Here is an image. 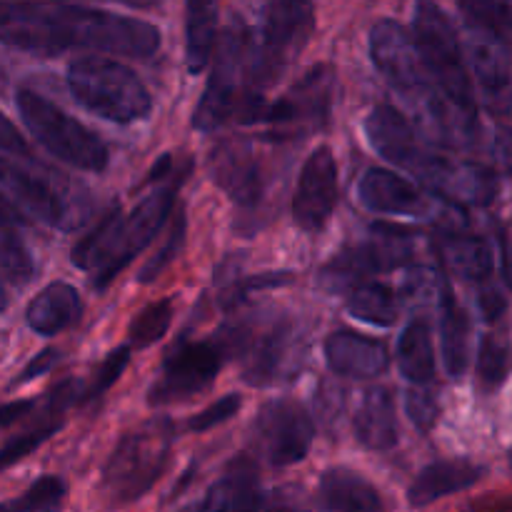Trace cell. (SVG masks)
Returning <instances> with one entry per match:
<instances>
[{"instance_id":"cell-1","label":"cell","mask_w":512,"mask_h":512,"mask_svg":"<svg viewBox=\"0 0 512 512\" xmlns=\"http://www.w3.org/2000/svg\"><path fill=\"white\" fill-rule=\"evenodd\" d=\"M0 43L40 58H55L70 48L150 58L160 48V30L145 20L88 5L0 0Z\"/></svg>"},{"instance_id":"cell-2","label":"cell","mask_w":512,"mask_h":512,"mask_svg":"<svg viewBox=\"0 0 512 512\" xmlns=\"http://www.w3.org/2000/svg\"><path fill=\"white\" fill-rule=\"evenodd\" d=\"M190 163L183 168H175L173 175H168V183L163 188L153 190L148 198L140 200L133 208V213L123 215L118 208L110 210L83 240L73 248L70 260L75 268L90 270L93 278V288L103 293L120 270L130 263L138 253L148 248L150 240L158 235L168 220L170 210L175 205V195H178L180 183L188 175Z\"/></svg>"},{"instance_id":"cell-3","label":"cell","mask_w":512,"mask_h":512,"mask_svg":"<svg viewBox=\"0 0 512 512\" xmlns=\"http://www.w3.org/2000/svg\"><path fill=\"white\" fill-rule=\"evenodd\" d=\"M250 43H253V33L248 30V25L240 18L230 20L218 43L213 75H210L198 110L193 115V125L203 133L218 130L228 123H258V115L265 105V95H258L250 88Z\"/></svg>"},{"instance_id":"cell-4","label":"cell","mask_w":512,"mask_h":512,"mask_svg":"<svg viewBox=\"0 0 512 512\" xmlns=\"http://www.w3.org/2000/svg\"><path fill=\"white\" fill-rule=\"evenodd\" d=\"M68 88L83 108L118 125L148 118L153 108V98L143 80L130 68L103 55L75 58L68 65Z\"/></svg>"},{"instance_id":"cell-5","label":"cell","mask_w":512,"mask_h":512,"mask_svg":"<svg viewBox=\"0 0 512 512\" xmlns=\"http://www.w3.org/2000/svg\"><path fill=\"white\" fill-rule=\"evenodd\" d=\"M413 43L418 48L425 73L435 80L440 93L463 118L475 123V98L470 85L463 45L453 20L433 0H418L413 10Z\"/></svg>"},{"instance_id":"cell-6","label":"cell","mask_w":512,"mask_h":512,"mask_svg":"<svg viewBox=\"0 0 512 512\" xmlns=\"http://www.w3.org/2000/svg\"><path fill=\"white\" fill-rule=\"evenodd\" d=\"M175 425L170 418L145 420L125 433L103 468V488L115 503L143 498L165 473L173 450Z\"/></svg>"},{"instance_id":"cell-7","label":"cell","mask_w":512,"mask_h":512,"mask_svg":"<svg viewBox=\"0 0 512 512\" xmlns=\"http://www.w3.org/2000/svg\"><path fill=\"white\" fill-rule=\"evenodd\" d=\"M315 30V8L310 0H273L265 8L260 35L250 43V88L263 95L278 83L285 70L298 60Z\"/></svg>"},{"instance_id":"cell-8","label":"cell","mask_w":512,"mask_h":512,"mask_svg":"<svg viewBox=\"0 0 512 512\" xmlns=\"http://www.w3.org/2000/svg\"><path fill=\"white\" fill-rule=\"evenodd\" d=\"M218 343L223 350H233L243 365V378L250 385L283 383L298 370L303 358V345L295 325L285 318L255 320V323L235 325L233 330L220 333Z\"/></svg>"},{"instance_id":"cell-9","label":"cell","mask_w":512,"mask_h":512,"mask_svg":"<svg viewBox=\"0 0 512 512\" xmlns=\"http://www.w3.org/2000/svg\"><path fill=\"white\" fill-rule=\"evenodd\" d=\"M15 105L25 128L55 158L88 173H103L108 168V145L48 98L23 88L15 95Z\"/></svg>"},{"instance_id":"cell-10","label":"cell","mask_w":512,"mask_h":512,"mask_svg":"<svg viewBox=\"0 0 512 512\" xmlns=\"http://www.w3.org/2000/svg\"><path fill=\"white\" fill-rule=\"evenodd\" d=\"M335 95V68L333 65H315L310 68L283 98L268 103L258 115V123L265 128V138L273 143H295L308 135L320 133L330 123Z\"/></svg>"},{"instance_id":"cell-11","label":"cell","mask_w":512,"mask_h":512,"mask_svg":"<svg viewBox=\"0 0 512 512\" xmlns=\"http://www.w3.org/2000/svg\"><path fill=\"white\" fill-rule=\"evenodd\" d=\"M0 195L18 213H28L50 228L73 230L85 218L78 200L58 180L5 158H0Z\"/></svg>"},{"instance_id":"cell-12","label":"cell","mask_w":512,"mask_h":512,"mask_svg":"<svg viewBox=\"0 0 512 512\" xmlns=\"http://www.w3.org/2000/svg\"><path fill=\"white\" fill-rule=\"evenodd\" d=\"M225 350L218 340H183L163 360L158 380L148 393V405L180 403L205 393L223 368Z\"/></svg>"},{"instance_id":"cell-13","label":"cell","mask_w":512,"mask_h":512,"mask_svg":"<svg viewBox=\"0 0 512 512\" xmlns=\"http://www.w3.org/2000/svg\"><path fill=\"white\" fill-rule=\"evenodd\" d=\"M258 453L275 468H288L308 458L315 425L308 410L295 400H273L260 408L253 425Z\"/></svg>"},{"instance_id":"cell-14","label":"cell","mask_w":512,"mask_h":512,"mask_svg":"<svg viewBox=\"0 0 512 512\" xmlns=\"http://www.w3.org/2000/svg\"><path fill=\"white\" fill-rule=\"evenodd\" d=\"M370 58H373L380 75L393 88L400 90V95L415 100V103L430 95L423 60H420L413 38L405 33L400 23L380 20L373 25V30H370Z\"/></svg>"},{"instance_id":"cell-15","label":"cell","mask_w":512,"mask_h":512,"mask_svg":"<svg viewBox=\"0 0 512 512\" xmlns=\"http://www.w3.org/2000/svg\"><path fill=\"white\" fill-rule=\"evenodd\" d=\"M338 205V163L328 145L310 153L295 185L293 220L308 233H320Z\"/></svg>"},{"instance_id":"cell-16","label":"cell","mask_w":512,"mask_h":512,"mask_svg":"<svg viewBox=\"0 0 512 512\" xmlns=\"http://www.w3.org/2000/svg\"><path fill=\"white\" fill-rule=\"evenodd\" d=\"M365 135L368 143L383 155L388 163L398 165V168L410 170L420 178L428 168L430 153L423 143H420L418 133L413 125L408 123L403 113L393 105H375L370 115L365 118Z\"/></svg>"},{"instance_id":"cell-17","label":"cell","mask_w":512,"mask_h":512,"mask_svg":"<svg viewBox=\"0 0 512 512\" xmlns=\"http://www.w3.org/2000/svg\"><path fill=\"white\" fill-rule=\"evenodd\" d=\"M210 175L233 203L255 208L265 195V175L258 153L245 140H223L210 153Z\"/></svg>"},{"instance_id":"cell-18","label":"cell","mask_w":512,"mask_h":512,"mask_svg":"<svg viewBox=\"0 0 512 512\" xmlns=\"http://www.w3.org/2000/svg\"><path fill=\"white\" fill-rule=\"evenodd\" d=\"M358 198L370 213L423 218L433 210V200L425 198L410 180L383 168H373L363 175L358 185Z\"/></svg>"},{"instance_id":"cell-19","label":"cell","mask_w":512,"mask_h":512,"mask_svg":"<svg viewBox=\"0 0 512 512\" xmlns=\"http://www.w3.org/2000/svg\"><path fill=\"white\" fill-rule=\"evenodd\" d=\"M325 363L335 375L343 378H378L388 370V350L380 340L365 338L350 330H338L325 340Z\"/></svg>"},{"instance_id":"cell-20","label":"cell","mask_w":512,"mask_h":512,"mask_svg":"<svg viewBox=\"0 0 512 512\" xmlns=\"http://www.w3.org/2000/svg\"><path fill=\"white\" fill-rule=\"evenodd\" d=\"M355 438L375 453H388L398 445V415H395L393 393L385 388H370L360 398L353 415Z\"/></svg>"},{"instance_id":"cell-21","label":"cell","mask_w":512,"mask_h":512,"mask_svg":"<svg viewBox=\"0 0 512 512\" xmlns=\"http://www.w3.org/2000/svg\"><path fill=\"white\" fill-rule=\"evenodd\" d=\"M483 478L485 468H480V465L468 463V460H440V463L420 470L408 490V503L413 508H428V505L438 503L448 495L473 488Z\"/></svg>"},{"instance_id":"cell-22","label":"cell","mask_w":512,"mask_h":512,"mask_svg":"<svg viewBox=\"0 0 512 512\" xmlns=\"http://www.w3.org/2000/svg\"><path fill=\"white\" fill-rule=\"evenodd\" d=\"M80 313H83V300L78 290L68 283H53L35 295L25 318L35 333L50 338L78 323Z\"/></svg>"},{"instance_id":"cell-23","label":"cell","mask_w":512,"mask_h":512,"mask_svg":"<svg viewBox=\"0 0 512 512\" xmlns=\"http://www.w3.org/2000/svg\"><path fill=\"white\" fill-rule=\"evenodd\" d=\"M440 340L448 373L463 378L470 363V315L450 293L448 283H440Z\"/></svg>"},{"instance_id":"cell-24","label":"cell","mask_w":512,"mask_h":512,"mask_svg":"<svg viewBox=\"0 0 512 512\" xmlns=\"http://www.w3.org/2000/svg\"><path fill=\"white\" fill-rule=\"evenodd\" d=\"M320 505L325 510L375 512L383 510L380 493L355 470L333 468L320 478Z\"/></svg>"},{"instance_id":"cell-25","label":"cell","mask_w":512,"mask_h":512,"mask_svg":"<svg viewBox=\"0 0 512 512\" xmlns=\"http://www.w3.org/2000/svg\"><path fill=\"white\" fill-rule=\"evenodd\" d=\"M218 43V0L185 3V60L188 73L200 75L208 68Z\"/></svg>"},{"instance_id":"cell-26","label":"cell","mask_w":512,"mask_h":512,"mask_svg":"<svg viewBox=\"0 0 512 512\" xmlns=\"http://www.w3.org/2000/svg\"><path fill=\"white\" fill-rule=\"evenodd\" d=\"M23 220L25 215L0 195V278L8 280L10 285H25L35 275L33 255L18 230Z\"/></svg>"},{"instance_id":"cell-27","label":"cell","mask_w":512,"mask_h":512,"mask_svg":"<svg viewBox=\"0 0 512 512\" xmlns=\"http://www.w3.org/2000/svg\"><path fill=\"white\" fill-rule=\"evenodd\" d=\"M273 500L268 493L258 488L253 470H238L225 475L223 480L213 485L205 493L203 503L198 505L200 510H260V508H273Z\"/></svg>"},{"instance_id":"cell-28","label":"cell","mask_w":512,"mask_h":512,"mask_svg":"<svg viewBox=\"0 0 512 512\" xmlns=\"http://www.w3.org/2000/svg\"><path fill=\"white\" fill-rule=\"evenodd\" d=\"M473 70L480 85L493 98H505L510 88V60L508 40L478 30L473 43Z\"/></svg>"},{"instance_id":"cell-29","label":"cell","mask_w":512,"mask_h":512,"mask_svg":"<svg viewBox=\"0 0 512 512\" xmlns=\"http://www.w3.org/2000/svg\"><path fill=\"white\" fill-rule=\"evenodd\" d=\"M398 365L400 373L415 385H428L435 378L433 333L428 320L418 318L403 330L398 340Z\"/></svg>"},{"instance_id":"cell-30","label":"cell","mask_w":512,"mask_h":512,"mask_svg":"<svg viewBox=\"0 0 512 512\" xmlns=\"http://www.w3.org/2000/svg\"><path fill=\"white\" fill-rule=\"evenodd\" d=\"M443 258L455 275L470 283H480L493 270V250L483 238L470 233H448L443 238Z\"/></svg>"},{"instance_id":"cell-31","label":"cell","mask_w":512,"mask_h":512,"mask_svg":"<svg viewBox=\"0 0 512 512\" xmlns=\"http://www.w3.org/2000/svg\"><path fill=\"white\" fill-rule=\"evenodd\" d=\"M398 293L383 283H358L348 290V313L355 320L390 328L398 320Z\"/></svg>"},{"instance_id":"cell-32","label":"cell","mask_w":512,"mask_h":512,"mask_svg":"<svg viewBox=\"0 0 512 512\" xmlns=\"http://www.w3.org/2000/svg\"><path fill=\"white\" fill-rule=\"evenodd\" d=\"M170 323H173V300L165 298L158 300V303L145 305L138 313V318H135L128 328V348H150V345L158 343V340L168 333Z\"/></svg>"},{"instance_id":"cell-33","label":"cell","mask_w":512,"mask_h":512,"mask_svg":"<svg viewBox=\"0 0 512 512\" xmlns=\"http://www.w3.org/2000/svg\"><path fill=\"white\" fill-rule=\"evenodd\" d=\"M458 3L475 30L508 40L510 0H458Z\"/></svg>"},{"instance_id":"cell-34","label":"cell","mask_w":512,"mask_h":512,"mask_svg":"<svg viewBox=\"0 0 512 512\" xmlns=\"http://www.w3.org/2000/svg\"><path fill=\"white\" fill-rule=\"evenodd\" d=\"M65 498V483L63 480L45 475V478L35 480L20 498L8 500L0 505V510H13V512H38V510H55L60 508Z\"/></svg>"},{"instance_id":"cell-35","label":"cell","mask_w":512,"mask_h":512,"mask_svg":"<svg viewBox=\"0 0 512 512\" xmlns=\"http://www.w3.org/2000/svg\"><path fill=\"white\" fill-rule=\"evenodd\" d=\"M478 375L485 388L495 390L508 380V348L495 335H485L480 340Z\"/></svg>"},{"instance_id":"cell-36","label":"cell","mask_w":512,"mask_h":512,"mask_svg":"<svg viewBox=\"0 0 512 512\" xmlns=\"http://www.w3.org/2000/svg\"><path fill=\"white\" fill-rule=\"evenodd\" d=\"M128 363H130L128 345H120V348H115L113 353H110L108 358H105L103 363L95 368L93 380H90L88 388H83V393H80V403H90V400L100 398V395H103L108 388H113V383H118L120 375H123V370L128 368Z\"/></svg>"},{"instance_id":"cell-37","label":"cell","mask_w":512,"mask_h":512,"mask_svg":"<svg viewBox=\"0 0 512 512\" xmlns=\"http://www.w3.org/2000/svg\"><path fill=\"white\" fill-rule=\"evenodd\" d=\"M58 430L60 423H45L40 425V428H33L28 430V433L18 435V438L10 440L8 445H3V448H0V473H3L5 468H10V465L20 463L23 458H28L30 453H35V450H38L45 440L53 438Z\"/></svg>"},{"instance_id":"cell-38","label":"cell","mask_w":512,"mask_h":512,"mask_svg":"<svg viewBox=\"0 0 512 512\" xmlns=\"http://www.w3.org/2000/svg\"><path fill=\"white\" fill-rule=\"evenodd\" d=\"M183 243H185V215L178 213L173 230H170V235H168V240L163 243V248H160L158 253H155L153 258L143 265V270H140V275H138L140 283H153L160 273H165V268H168V265L178 258Z\"/></svg>"},{"instance_id":"cell-39","label":"cell","mask_w":512,"mask_h":512,"mask_svg":"<svg viewBox=\"0 0 512 512\" xmlns=\"http://www.w3.org/2000/svg\"><path fill=\"white\" fill-rule=\"evenodd\" d=\"M405 413H408V418L413 420L420 433H430L440 418L438 395L425 388H410L405 393Z\"/></svg>"},{"instance_id":"cell-40","label":"cell","mask_w":512,"mask_h":512,"mask_svg":"<svg viewBox=\"0 0 512 512\" xmlns=\"http://www.w3.org/2000/svg\"><path fill=\"white\" fill-rule=\"evenodd\" d=\"M240 405H243V398H240L238 393L225 395V398H220L218 403H213L210 408H205L203 413H198L195 418H190L188 430L190 433H208V430L223 425L225 420L235 418L240 410Z\"/></svg>"},{"instance_id":"cell-41","label":"cell","mask_w":512,"mask_h":512,"mask_svg":"<svg viewBox=\"0 0 512 512\" xmlns=\"http://www.w3.org/2000/svg\"><path fill=\"white\" fill-rule=\"evenodd\" d=\"M290 280H293V275L290 273H260L255 275V278H245L243 283L235 285V288H230L228 293H225V303L228 305H238L240 300L248 298V293H253V290H265V288H280V285H288Z\"/></svg>"},{"instance_id":"cell-42","label":"cell","mask_w":512,"mask_h":512,"mask_svg":"<svg viewBox=\"0 0 512 512\" xmlns=\"http://www.w3.org/2000/svg\"><path fill=\"white\" fill-rule=\"evenodd\" d=\"M0 153L23 155V158H28L30 155V148L28 143H25V138L18 133V128H15L3 113H0Z\"/></svg>"},{"instance_id":"cell-43","label":"cell","mask_w":512,"mask_h":512,"mask_svg":"<svg viewBox=\"0 0 512 512\" xmlns=\"http://www.w3.org/2000/svg\"><path fill=\"white\" fill-rule=\"evenodd\" d=\"M60 360V353L58 350H53V348H48V350H43V353L38 355V358L33 360V363L28 365V368L23 370V375H20L18 380H15V383H30V380H35V378H40V375H45V373H50V370L55 368V363H58Z\"/></svg>"},{"instance_id":"cell-44","label":"cell","mask_w":512,"mask_h":512,"mask_svg":"<svg viewBox=\"0 0 512 512\" xmlns=\"http://www.w3.org/2000/svg\"><path fill=\"white\" fill-rule=\"evenodd\" d=\"M505 308H508V300H505L503 293H498L495 288H485L480 293V313L488 323H495V320L503 318Z\"/></svg>"},{"instance_id":"cell-45","label":"cell","mask_w":512,"mask_h":512,"mask_svg":"<svg viewBox=\"0 0 512 512\" xmlns=\"http://www.w3.org/2000/svg\"><path fill=\"white\" fill-rule=\"evenodd\" d=\"M35 408L33 400H15V403L0 405V428H10L13 423L23 420Z\"/></svg>"},{"instance_id":"cell-46","label":"cell","mask_w":512,"mask_h":512,"mask_svg":"<svg viewBox=\"0 0 512 512\" xmlns=\"http://www.w3.org/2000/svg\"><path fill=\"white\" fill-rule=\"evenodd\" d=\"M5 310V293H3V288H0V313H3Z\"/></svg>"},{"instance_id":"cell-47","label":"cell","mask_w":512,"mask_h":512,"mask_svg":"<svg viewBox=\"0 0 512 512\" xmlns=\"http://www.w3.org/2000/svg\"><path fill=\"white\" fill-rule=\"evenodd\" d=\"M5 85V73H3V68H0V88H3Z\"/></svg>"}]
</instances>
